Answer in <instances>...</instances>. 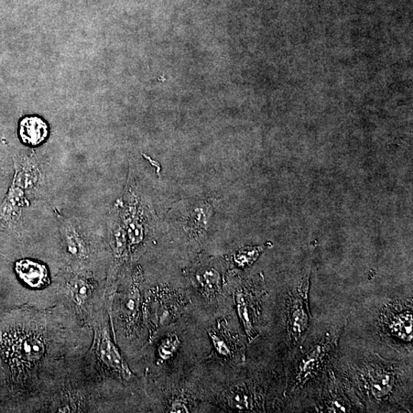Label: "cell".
I'll list each match as a JSON object with an SVG mask.
<instances>
[{"mask_svg": "<svg viewBox=\"0 0 413 413\" xmlns=\"http://www.w3.org/2000/svg\"><path fill=\"white\" fill-rule=\"evenodd\" d=\"M383 344L342 335L334 367L364 412H412V354L384 356Z\"/></svg>", "mask_w": 413, "mask_h": 413, "instance_id": "cell-1", "label": "cell"}, {"mask_svg": "<svg viewBox=\"0 0 413 413\" xmlns=\"http://www.w3.org/2000/svg\"><path fill=\"white\" fill-rule=\"evenodd\" d=\"M347 319H312L305 339L287 361L284 401L290 412H311L338 355Z\"/></svg>", "mask_w": 413, "mask_h": 413, "instance_id": "cell-2", "label": "cell"}, {"mask_svg": "<svg viewBox=\"0 0 413 413\" xmlns=\"http://www.w3.org/2000/svg\"><path fill=\"white\" fill-rule=\"evenodd\" d=\"M375 309L372 339L405 354H412V297L386 299ZM371 339V338H369Z\"/></svg>", "mask_w": 413, "mask_h": 413, "instance_id": "cell-3", "label": "cell"}, {"mask_svg": "<svg viewBox=\"0 0 413 413\" xmlns=\"http://www.w3.org/2000/svg\"><path fill=\"white\" fill-rule=\"evenodd\" d=\"M116 205L131 247L142 244L151 227L153 213L142 189L134 176H129L122 201Z\"/></svg>", "mask_w": 413, "mask_h": 413, "instance_id": "cell-4", "label": "cell"}, {"mask_svg": "<svg viewBox=\"0 0 413 413\" xmlns=\"http://www.w3.org/2000/svg\"><path fill=\"white\" fill-rule=\"evenodd\" d=\"M311 412H364L334 364L325 378L321 393Z\"/></svg>", "mask_w": 413, "mask_h": 413, "instance_id": "cell-5", "label": "cell"}, {"mask_svg": "<svg viewBox=\"0 0 413 413\" xmlns=\"http://www.w3.org/2000/svg\"><path fill=\"white\" fill-rule=\"evenodd\" d=\"M60 232L69 254L78 261L89 259L91 232L89 226L73 217H59Z\"/></svg>", "mask_w": 413, "mask_h": 413, "instance_id": "cell-6", "label": "cell"}, {"mask_svg": "<svg viewBox=\"0 0 413 413\" xmlns=\"http://www.w3.org/2000/svg\"><path fill=\"white\" fill-rule=\"evenodd\" d=\"M19 278L32 288H41L46 284L49 274L46 267L30 259H21L16 264Z\"/></svg>", "mask_w": 413, "mask_h": 413, "instance_id": "cell-7", "label": "cell"}, {"mask_svg": "<svg viewBox=\"0 0 413 413\" xmlns=\"http://www.w3.org/2000/svg\"><path fill=\"white\" fill-rule=\"evenodd\" d=\"M99 354L103 362L107 367L113 369L114 372L121 374L126 379L132 377V373L124 362L121 353H119L117 347L106 334H104L101 340Z\"/></svg>", "mask_w": 413, "mask_h": 413, "instance_id": "cell-8", "label": "cell"}, {"mask_svg": "<svg viewBox=\"0 0 413 413\" xmlns=\"http://www.w3.org/2000/svg\"><path fill=\"white\" fill-rule=\"evenodd\" d=\"M19 136L24 143L37 146L48 136V126L41 119L37 116L26 117L19 124Z\"/></svg>", "mask_w": 413, "mask_h": 413, "instance_id": "cell-9", "label": "cell"}, {"mask_svg": "<svg viewBox=\"0 0 413 413\" xmlns=\"http://www.w3.org/2000/svg\"><path fill=\"white\" fill-rule=\"evenodd\" d=\"M235 303L238 317L240 318L243 324L249 342H252L257 338L259 334L255 327L252 304L249 302V298L244 291L239 290L236 292Z\"/></svg>", "mask_w": 413, "mask_h": 413, "instance_id": "cell-10", "label": "cell"}, {"mask_svg": "<svg viewBox=\"0 0 413 413\" xmlns=\"http://www.w3.org/2000/svg\"><path fill=\"white\" fill-rule=\"evenodd\" d=\"M70 289L74 301L79 304H82L89 297L91 286L88 280L77 277L71 280Z\"/></svg>", "mask_w": 413, "mask_h": 413, "instance_id": "cell-11", "label": "cell"}, {"mask_svg": "<svg viewBox=\"0 0 413 413\" xmlns=\"http://www.w3.org/2000/svg\"><path fill=\"white\" fill-rule=\"evenodd\" d=\"M180 340L176 334H170L163 340L158 349V354L162 361H167L176 354L180 346Z\"/></svg>", "mask_w": 413, "mask_h": 413, "instance_id": "cell-12", "label": "cell"}, {"mask_svg": "<svg viewBox=\"0 0 413 413\" xmlns=\"http://www.w3.org/2000/svg\"><path fill=\"white\" fill-rule=\"evenodd\" d=\"M263 247H247L240 249L234 256V262L239 267H245L252 264L262 253Z\"/></svg>", "mask_w": 413, "mask_h": 413, "instance_id": "cell-13", "label": "cell"}, {"mask_svg": "<svg viewBox=\"0 0 413 413\" xmlns=\"http://www.w3.org/2000/svg\"><path fill=\"white\" fill-rule=\"evenodd\" d=\"M199 280L201 285L209 292H214L219 289L221 277L214 269H208L202 272L199 276Z\"/></svg>", "mask_w": 413, "mask_h": 413, "instance_id": "cell-14", "label": "cell"}, {"mask_svg": "<svg viewBox=\"0 0 413 413\" xmlns=\"http://www.w3.org/2000/svg\"><path fill=\"white\" fill-rule=\"evenodd\" d=\"M44 352V345L36 339H27L21 346V353L27 359H36Z\"/></svg>", "mask_w": 413, "mask_h": 413, "instance_id": "cell-15", "label": "cell"}, {"mask_svg": "<svg viewBox=\"0 0 413 413\" xmlns=\"http://www.w3.org/2000/svg\"><path fill=\"white\" fill-rule=\"evenodd\" d=\"M211 340L212 341L214 349L217 353L222 356L229 357L232 354V351L229 346L225 342L224 339L219 335L213 332H209Z\"/></svg>", "mask_w": 413, "mask_h": 413, "instance_id": "cell-16", "label": "cell"}, {"mask_svg": "<svg viewBox=\"0 0 413 413\" xmlns=\"http://www.w3.org/2000/svg\"><path fill=\"white\" fill-rule=\"evenodd\" d=\"M169 412L171 413H180V412H189V409L186 404L182 401L176 400L173 402L171 407L169 408Z\"/></svg>", "mask_w": 413, "mask_h": 413, "instance_id": "cell-17", "label": "cell"}]
</instances>
